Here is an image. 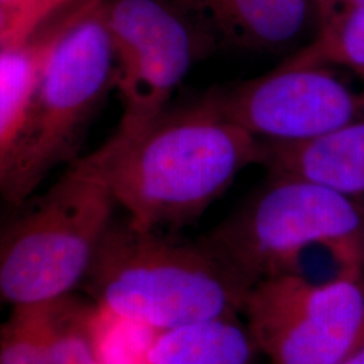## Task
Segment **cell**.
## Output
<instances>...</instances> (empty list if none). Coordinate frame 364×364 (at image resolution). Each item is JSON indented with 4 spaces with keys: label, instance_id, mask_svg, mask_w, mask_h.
<instances>
[{
    "label": "cell",
    "instance_id": "cell-4",
    "mask_svg": "<svg viewBox=\"0 0 364 364\" xmlns=\"http://www.w3.org/2000/svg\"><path fill=\"white\" fill-rule=\"evenodd\" d=\"M105 1L87 7L54 45L0 173V200L25 204L53 171L75 161L96 111L114 88L115 61Z\"/></svg>",
    "mask_w": 364,
    "mask_h": 364
},
{
    "label": "cell",
    "instance_id": "cell-9",
    "mask_svg": "<svg viewBox=\"0 0 364 364\" xmlns=\"http://www.w3.org/2000/svg\"><path fill=\"white\" fill-rule=\"evenodd\" d=\"M105 321L75 293L10 308L0 323V364H105Z\"/></svg>",
    "mask_w": 364,
    "mask_h": 364
},
{
    "label": "cell",
    "instance_id": "cell-19",
    "mask_svg": "<svg viewBox=\"0 0 364 364\" xmlns=\"http://www.w3.org/2000/svg\"><path fill=\"white\" fill-rule=\"evenodd\" d=\"M0 31H1V16H0Z\"/></svg>",
    "mask_w": 364,
    "mask_h": 364
},
{
    "label": "cell",
    "instance_id": "cell-10",
    "mask_svg": "<svg viewBox=\"0 0 364 364\" xmlns=\"http://www.w3.org/2000/svg\"><path fill=\"white\" fill-rule=\"evenodd\" d=\"M219 43L250 52H297L317 33L314 0H178Z\"/></svg>",
    "mask_w": 364,
    "mask_h": 364
},
{
    "label": "cell",
    "instance_id": "cell-18",
    "mask_svg": "<svg viewBox=\"0 0 364 364\" xmlns=\"http://www.w3.org/2000/svg\"><path fill=\"white\" fill-rule=\"evenodd\" d=\"M338 364H364V346Z\"/></svg>",
    "mask_w": 364,
    "mask_h": 364
},
{
    "label": "cell",
    "instance_id": "cell-8",
    "mask_svg": "<svg viewBox=\"0 0 364 364\" xmlns=\"http://www.w3.org/2000/svg\"><path fill=\"white\" fill-rule=\"evenodd\" d=\"M210 92L225 117L262 142H304L364 117V91L351 90L329 66L282 63Z\"/></svg>",
    "mask_w": 364,
    "mask_h": 364
},
{
    "label": "cell",
    "instance_id": "cell-12",
    "mask_svg": "<svg viewBox=\"0 0 364 364\" xmlns=\"http://www.w3.org/2000/svg\"><path fill=\"white\" fill-rule=\"evenodd\" d=\"M91 4L63 14L22 42L0 46V173L54 45L66 27Z\"/></svg>",
    "mask_w": 364,
    "mask_h": 364
},
{
    "label": "cell",
    "instance_id": "cell-15",
    "mask_svg": "<svg viewBox=\"0 0 364 364\" xmlns=\"http://www.w3.org/2000/svg\"><path fill=\"white\" fill-rule=\"evenodd\" d=\"M360 274H364L360 251L336 242L318 240L290 252L269 277H287L306 285L324 287Z\"/></svg>",
    "mask_w": 364,
    "mask_h": 364
},
{
    "label": "cell",
    "instance_id": "cell-1",
    "mask_svg": "<svg viewBox=\"0 0 364 364\" xmlns=\"http://www.w3.org/2000/svg\"><path fill=\"white\" fill-rule=\"evenodd\" d=\"M108 141L117 207L136 227L158 231L200 218L264 158L263 142L225 117L212 92L169 107L127 142Z\"/></svg>",
    "mask_w": 364,
    "mask_h": 364
},
{
    "label": "cell",
    "instance_id": "cell-6",
    "mask_svg": "<svg viewBox=\"0 0 364 364\" xmlns=\"http://www.w3.org/2000/svg\"><path fill=\"white\" fill-rule=\"evenodd\" d=\"M122 117L111 135L123 144L170 107L191 69L218 42L178 0H105Z\"/></svg>",
    "mask_w": 364,
    "mask_h": 364
},
{
    "label": "cell",
    "instance_id": "cell-3",
    "mask_svg": "<svg viewBox=\"0 0 364 364\" xmlns=\"http://www.w3.org/2000/svg\"><path fill=\"white\" fill-rule=\"evenodd\" d=\"M107 139L72 161L0 227V305L57 299L84 284L117 204Z\"/></svg>",
    "mask_w": 364,
    "mask_h": 364
},
{
    "label": "cell",
    "instance_id": "cell-13",
    "mask_svg": "<svg viewBox=\"0 0 364 364\" xmlns=\"http://www.w3.org/2000/svg\"><path fill=\"white\" fill-rule=\"evenodd\" d=\"M260 355L247 324L225 316L153 335L142 364H259Z\"/></svg>",
    "mask_w": 364,
    "mask_h": 364
},
{
    "label": "cell",
    "instance_id": "cell-7",
    "mask_svg": "<svg viewBox=\"0 0 364 364\" xmlns=\"http://www.w3.org/2000/svg\"><path fill=\"white\" fill-rule=\"evenodd\" d=\"M242 313L270 363H341L364 346V274L324 287L267 277Z\"/></svg>",
    "mask_w": 364,
    "mask_h": 364
},
{
    "label": "cell",
    "instance_id": "cell-14",
    "mask_svg": "<svg viewBox=\"0 0 364 364\" xmlns=\"http://www.w3.org/2000/svg\"><path fill=\"white\" fill-rule=\"evenodd\" d=\"M284 63L341 66L364 80V6L318 28L306 45Z\"/></svg>",
    "mask_w": 364,
    "mask_h": 364
},
{
    "label": "cell",
    "instance_id": "cell-5",
    "mask_svg": "<svg viewBox=\"0 0 364 364\" xmlns=\"http://www.w3.org/2000/svg\"><path fill=\"white\" fill-rule=\"evenodd\" d=\"M254 285L294 250L336 242L364 255V200L289 176L266 183L201 237Z\"/></svg>",
    "mask_w": 364,
    "mask_h": 364
},
{
    "label": "cell",
    "instance_id": "cell-2",
    "mask_svg": "<svg viewBox=\"0 0 364 364\" xmlns=\"http://www.w3.org/2000/svg\"><path fill=\"white\" fill-rule=\"evenodd\" d=\"M84 284L107 318L154 335L243 312L254 284L203 239L114 219Z\"/></svg>",
    "mask_w": 364,
    "mask_h": 364
},
{
    "label": "cell",
    "instance_id": "cell-17",
    "mask_svg": "<svg viewBox=\"0 0 364 364\" xmlns=\"http://www.w3.org/2000/svg\"><path fill=\"white\" fill-rule=\"evenodd\" d=\"M314 3L318 28L364 6V0H314Z\"/></svg>",
    "mask_w": 364,
    "mask_h": 364
},
{
    "label": "cell",
    "instance_id": "cell-11",
    "mask_svg": "<svg viewBox=\"0 0 364 364\" xmlns=\"http://www.w3.org/2000/svg\"><path fill=\"white\" fill-rule=\"evenodd\" d=\"M270 174L314 182L364 200V117L297 144L263 142Z\"/></svg>",
    "mask_w": 364,
    "mask_h": 364
},
{
    "label": "cell",
    "instance_id": "cell-16",
    "mask_svg": "<svg viewBox=\"0 0 364 364\" xmlns=\"http://www.w3.org/2000/svg\"><path fill=\"white\" fill-rule=\"evenodd\" d=\"M93 0H0V46L22 42L63 14Z\"/></svg>",
    "mask_w": 364,
    "mask_h": 364
}]
</instances>
